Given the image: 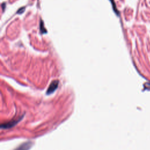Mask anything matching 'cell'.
<instances>
[{
    "instance_id": "obj_1",
    "label": "cell",
    "mask_w": 150,
    "mask_h": 150,
    "mask_svg": "<svg viewBox=\"0 0 150 150\" xmlns=\"http://www.w3.org/2000/svg\"><path fill=\"white\" fill-rule=\"evenodd\" d=\"M58 85H59V81H53L52 82V83L50 85V86L49 87V89L47 91V94H51V93H53L57 89V87L58 86Z\"/></svg>"
},
{
    "instance_id": "obj_2",
    "label": "cell",
    "mask_w": 150,
    "mask_h": 150,
    "mask_svg": "<svg viewBox=\"0 0 150 150\" xmlns=\"http://www.w3.org/2000/svg\"><path fill=\"white\" fill-rule=\"evenodd\" d=\"M29 144H30V143L23 144V145H22V147L18 148L16 150H27V149L29 148V147H30Z\"/></svg>"
}]
</instances>
